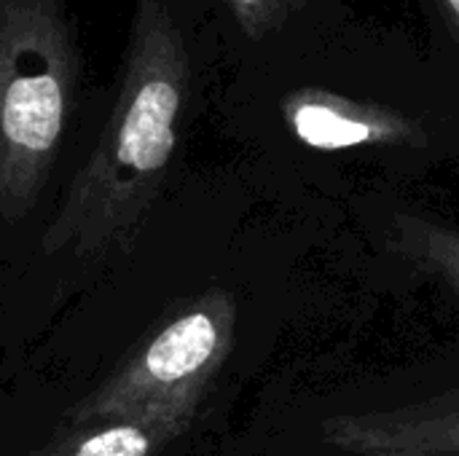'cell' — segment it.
Wrapping results in <instances>:
<instances>
[{
    "label": "cell",
    "mask_w": 459,
    "mask_h": 456,
    "mask_svg": "<svg viewBox=\"0 0 459 456\" xmlns=\"http://www.w3.org/2000/svg\"><path fill=\"white\" fill-rule=\"evenodd\" d=\"M221 59L255 70L323 48L344 32L342 0H207Z\"/></svg>",
    "instance_id": "obj_5"
},
{
    "label": "cell",
    "mask_w": 459,
    "mask_h": 456,
    "mask_svg": "<svg viewBox=\"0 0 459 456\" xmlns=\"http://www.w3.org/2000/svg\"><path fill=\"white\" fill-rule=\"evenodd\" d=\"M390 247L459 301V228L425 212L398 210L390 218Z\"/></svg>",
    "instance_id": "obj_8"
},
{
    "label": "cell",
    "mask_w": 459,
    "mask_h": 456,
    "mask_svg": "<svg viewBox=\"0 0 459 456\" xmlns=\"http://www.w3.org/2000/svg\"><path fill=\"white\" fill-rule=\"evenodd\" d=\"M221 62L207 0H134L97 134L43 234L46 255L134 245Z\"/></svg>",
    "instance_id": "obj_1"
},
{
    "label": "cell",
    "mask_w": 459,
    "mask_h": 456,
    "mask_svg": "<svg viewBox=\"0 0 459 456\" xmlns=\"http://www.w3.org/2000/svg\"><path fill=\"white\" fill-rule=\"evenodd\" d=\"M237 336V301L223 288H210L175 309L116 371L67 414L65 425L94 422L140 409L199 406L223 371Z\"/></svg>",
    "instance_id": "obj_3"
},
{
    "label": "cell",
    "mask_w": 459,
    "mask_h": 456,
    "mask_svg": "<svg viewBox=\"0 0 459 456\" xmlns=\"http://www.w3.org/2000/svg\"><path fill=\"white\" fill-rule=\"evenodd\" d=\"M194 419L196 414L183 409H140L65 425L48 443L24 456H159L194 427Z\"/></svg>",
    "instance_id": "obj_7"
},
{
    "label": "cell",
    "mask_w": 459,
    "mask_h": 456,
    "mask_svg": "<svg viewBox=\"0 0 459 456\" xmlns=\"http://www.w3.org/2000/svg\"><path fill=\"white\" fill-rule=\"evenodd\" d=\"M438 3V16H441V24L452 32V35H457L459 40V0H436Z\"/></svg>",
    "instance_id": "obj_9"
},
{
    "label": "cell",
    "mask_w": 459,
    "mask_h": 456,
    "mask_svg": "<svg viewBox=\"0 0 459 456\" xmlns=\"http://www.w3.org/2000/svg\"><path fill=\"white\" fill-rule=\"evenodd\" d=\"M86 91L70 0H0V220L38 204Z\"/></svg>",
    "instance_id": "obj_2"
},
{
    "label": "cell",
    "mask_w": 459,
    "mask_h": 456,
    "mask_svg": "<svg viewBox=\"0 0 459 456\" xmlns=\"http://www.w3.org/2000/svg\"><path fill=\"white\" fill-rule=\"evenodd\" d=\"M285 78L274 91V110L293 140L312 151L350 148H428L425 124L401 108L347 97L325 83L304 81L285 67H255ZM242 73V70H237Z\"/></svg>",
    "instance_id": "obj_4"
},
{
    "label": "cell",
    "mask_w": 459,
    "mask_h": 456,
    "mask_svg": "<svg viewBox=\"0 0 459 456\" xmlns=\"http://www.w3.org/2000/svg\"><path fill=\"white\" fill-rule=\"evenodd\" d=\"M320 438L347 456H459V384L406 406L333 414Z\"/></svg>",
    "instance_id": "obj_6"
}]
</instances>
